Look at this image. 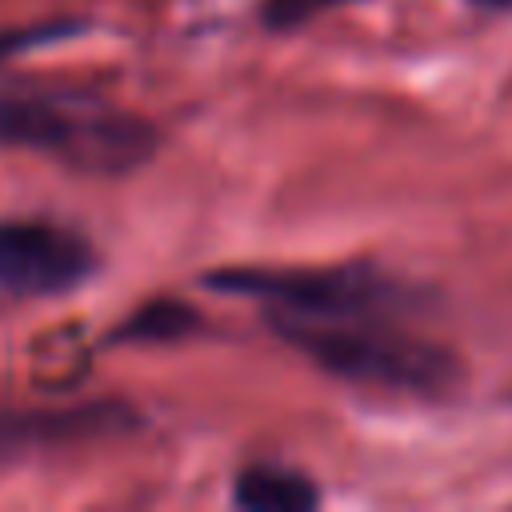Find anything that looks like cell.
Returning a JSON list of instances; mask_svg holds the SVG:
<instances>
[{"label": "cell", "mask_w": 512, "mask_h": 512, "mask_svg": "<svg viewBox=\"0 0 512 512\" xmlns=\"http://www.w3.org/2000/svg\"><path fill=\"white\" fill-rule=\"evenodd\" d=\"M264 320L304 360L348 384L400 392V396H448L464 380V368L452 348L420 332H408L392 312H352V316L268 312Z\"/></svg>", "instance_id": "cell-1"}, {"label": "cell", "mask_w": 512, "mask_h": 512, "mask_svg": "<svg viewBox=\"0 0 512 512\" xmlns=\"http://www.w3.org/2000/svg\"><path fill=\"white\" fill-rule=\"evenodd\" d=\"M0 144L48 152L92 176H124L156 156L160 136L144 116L96 96L0 92Z\"/></svg>", "instance_id": "cell-2"}, {"label": "cell", "mask_w": 512, "mask_h": 512, "mask_svg": "<svg viewBox=\"0 0 512 512\" xmlns=\"http://www.w3.org/2000/svg\"><path fill=\"white\" fill-rule=\"evenodd\" d=\"M208 288L248 296L280 316H352V312H408L420 296L372 264L324 268H220L204 276Z\"/></svg>", "instance_id": "cell-3"}, {"label": "cell", "mask_w": 512, "mask_h": 512, "mask_svg": "<svg viewBox=\"0 0 512 512\" xmlns=\"http://www.w3.org/2000/svg\"><path fill=\"white\" fill-rule=\"evenodd\" d=\"M96 248L60 224L0 220V292L4 296H64L96 272Z\"/></svg>", "instance_id": "cell-4"}, {"label": "cell", "mask_w": 512, "mask_h": 512, "mask_svg": "<svg viewBox=\"0 0 512 512\" xmlns=\"http://www.w3.org/2000/svg\"><path fill=\"white\" fill-rule=\"evenodd\" d=\"M124 428H132V408L108 400L80 408H48V412H0V460L116 436Z\"/></svg>", "instance_id": "cell-5"}, {"label": "cell", "mask_w": 512, "mask_h": 512, "mask_svg": "<svg viewBox=\"0 0 512 512\" xmlns=\"http://www.w3.org/2000/svg\"><path fill=\"white\" fill-rule=\"evenodd\" d=\"M232 500L248 512H308L320 504V488L284 464H252L236 476Z\"/></svg>", "instance_id": "cell-6"}, {"label": "cell", "mask_w": 512, "mask_h": 512, "mask_svg": "<svg viewBox=\"0 0 512 512\" xmlns=\"http://www.w3.org/2000/svg\"><path fill=\"white\" fill-rule=\"evenodd\" d=\"M196 324H200L196 308H188V304H180V300H152V304L136 308V312L112 332V340H120V344H124V340H128V344L180 340V336H188Z\"/></svg>", "instance_id": "cell-7"}, {"label": "cell", "mask_w": 512, "mask_h": 512, "mask_svg": "<svg viewBox=\"0 0 512 512\" xmlns=\"http://www.w3.org/2000/svg\"><path fill=\"white\" fill-rule=\"evenodd\" d=\"M340 4H352V0H268L264 4V24L268 28H300Z\"/></svg>", "instance_id": "cell-8"}, {"label": "cell", "mask_w": 512, "mask_h": 512, "mask_svg": "<svg viewBox=\"0 0 512 512\" xmlns=\"http://www.w3.org/2000/svg\"><path fill=\"white\" fill-rule=\"evenodd\" d=\"M84 24L76 20H52V24H36V28H20V32H4L0 36V60L12 56V52H24V48H36V44H56L64 36H76Z\"/></svg>", "instance_id": "cell-9"}]
</instances>
